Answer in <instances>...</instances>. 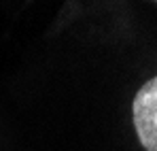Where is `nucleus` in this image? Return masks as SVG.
I'll use <instances>...</instances> for the list:
<instances>
[{
    "mask_svg": "<svg viewBox=\"0 0 157 151\" xmlns=\"http://www.w3.org/2000/svg\"><path fill=\"white\" fill-rule=\"evenodd\" d=\"M132 124L144 151H157V75L144 81L132 100Z\"/></svg>",
    "mask_w": 157,
    "mask_h": 151,
    "instance_id": "f257e3e1",
    "label": "nucleus"
}]
</instances>
